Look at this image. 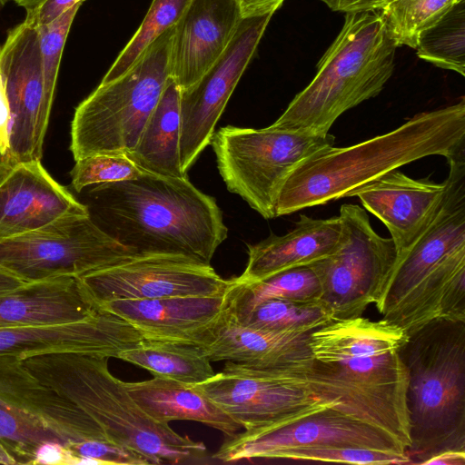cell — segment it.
Listing matches in <instances>:
<instances>
[{"label": "cell", "mask_w": 465, "mask_h": 465, "mask_svg": "<svg viewBox=\"0 0 465 465\" xmlns=\"http://www.w3.org/2000/svg\"><path fill=\"white\" fill-rule=\"evenodd\" d=\"M73 464L80 465H149L140 453L106 440H84L70 445Z\"/></svg>", "instance_id": "cell-37"}, {"label": "cell", "mask_w": 465, "mask_h": 465, "mask_svg": "<svg viewBox=\"0 0 465 465\" xmlns=\"http://www.w3.org/2000/svg\"><path fill=\"white\" fill-rule=\"evenodd\" d=\"M101 311L79 277H57L1 293L0 328L76 322Z\"/></svg>", "instance_id": "cell-25"}, {"label": "cell", "mask_w": 465, "mask_h": 465, "mask_svg": "<svg viewBox=\"0 0 465 465\" xmlns=\"http://www.w3.org/2000/svg\"><path fill=\"white\" fill-rule=\"evenodd\" d=\"M70 214H89V210L47 173L41 160L18 163L0 180V239Z\"/></svg>", "instance_id": "cell-21"}, {"label": "cell", "mask_w": 465, "mask_h": 465, "mask_svg": "<svg viewBox=\"0 0 465 465\" xmlns=\"http://www.w3.org/2000/svg\"><path fill=\"white\" fill-rule=\"evenodd\" d=\"M0 463L1 464H16L13 456L0 444Z\"/></svg>", "instance_id": "cell-47"}, {"label": "cell", "mask_w": 465, "mask_h": 465, "mask_svg": "<svg viewBox=\"0 0 465 465\" xmlns=\"http://www.w3.org/2000/svg\"><path fill=\"white\" fill-rule=\"evenodd\" d=\"M310 335L244 326L222 312L195 345L211 361H233L260 370L308 371L313 360Z\"/></svg>", "instance_id": "cell-19"}, {"label": "cell", "mask_w": 465, "mask_h": 465, "mask_svg": "<svg viewBox=\"0 0 465 465\" xmlns=\"http://www.w3.org/2000/svg\"><path fill=\"white\" fill-rule=\"evenodd\" d=\"M422 465H465V450L439 452L426 460Z\"/></svg>", "instance_id": "cell-43"}, {"label": "cell", "mask_w": 465, "mask_h": 465, "mask_svg": "<svg viewBox=\"0 0 465 465\" xmlns=\"http://www.w3.org/2000/svg\"><path fill=\"white\" fill-rule=\"evenodd\" d=\"M447 187L428 178L414 179L398 169L357 189L352 196L381 220L391 233L397 256L405 252L436 216Z\"/></svg>", "instance_id": "cell-22"}, {"label": "cell", "mask_w": 465, "mask_h": 465, "mask_svg": "<svg viewBox=\"0 0 465 465\" xmlns=\"http://www.w3.org/2000/svg\"><path fill=\"white\" fill-rule=\"evenodd\" d=\"M5 4H6L9 1H15V0H2Z\"/></svg>", "instance_id": "cell-49"}, {"label": "cell", "mask_w": 465, "mask_h": 465, "mask_svg": "<svg viewBox=\"0 0 465 465\" xmlns=\"http://www.w3.org/2000/svg\"><path fill=\"white\" fill-rule=\"evenodd\" d=\"M345 14L341 32L317 64L316 75L272 128L327 134L343 113L377 96L392 75L398 46L379 9Z\"/></svg>", "instance_id": "cell-6"}, {"label": "cell", "mask_w": 465, "mask_h": 465, "mask_svg": "<svg viewBox=\"0 0 465 465\" xmlns=\"http://www.w3.org/2000/svg\"><path fill=\"white\" fill-rule=\"evenodd\" d=\"M108 359L76 352L50 353L22 360L41 382L86 412L116 444L150 464H180L204 458L202 441L175 432L147 415L108 369Z\"/></svg>", "instance_id": "cell-5"}, {"label": "cell", "mask_w": 465, "mask_h": 465, "mask_svg": "<svg viewBox=\"0 0 465 465\" xmlns=\"http://www.w3.org/2000/svg\"><path fill=\"white\" fill-rule=\"evenodd\" d=\"M335 137L327 134L224 126L214 132L212 145L227 187L264 219L276 215L281 189L289 174Z\"/></svg>", "instance_id": "cell-10"}, {"label": "cell", "mask_w": 465, "mask_h": 465, "mask_svg": "<svg viewBox=\"0 0 465 465\" xmlns=\"http://www.w3.org/2000/svg\"><path fill=\"white\" fill-rule=\"evenodd\" d=\"M85 0H45L36 9L26 13L25 21L35 26L50 23L64 11Z\"/></svg>", "instance_id": "cell-38"}, {"label": "cell", "mask_w": 465, "mask_h": 465, "mask_svg": "<svg viewBox=\"0 0 465 465\" xmlns=\"http://www.w3.org/2000/svg\"><path fill=\"white\" fill-rule=\"evenodd\" d=\"M360 447L404 453L405 446L389 432L328 407L295 421L226 437L213 458L222 462L275 459L300 448Z\"/></svg>", "instance_id": "cell-15"}, {"label": "cell", "mask_w": 465, "mask_h": 465, "mask_svg": "<svg viewBox=\"0 0 465 465\" xmlns=\"http://www.w3.org/2000/svg\"><path fill=\"white\" fill-rule=\"evenodd\" d=\"M33 464H73V456L63 445L48 442L36 450Z\"/></svg>", "instance_id": "cell-39"}, {"label": "cell", "mask_w": 465, "mask_h": 465, "mask_svg": "<svg viewBox=\"0 0 465 465\" xmlns=\"http://www.w3.org/2000/svg\"><path fill=\"white\" fill-rule=\"evenodd\" d=\"M9 149L0 135V180L13 167Z\"/></svg>", "instance_id": "cell-45"}, {"label": "cell", "mask_w": 465, "mask_h": 465, "mask_svg": "<svg viewBox=\"0 0 465 465\" xmlns=\"http://www.w3.org/2000/svg\"><path fill=\"white\" fill-rule=\"evenodd\" d=\"M339 217L343 232L339 249L310 264L320 282L321 302L334 321L362 316L381 296L397 258L392 239L373 230L363 208L344 203Z\"/></svg>", "instance_id": "cell-12"}, {"label": "cell", "mask_w": 465, "mask_h": 465, "mask_svg": "<svg viewBox=\"0 0 465 465\" xmlns=\"http://www.w3.org/2000/svg\"><path fill=\"white\" fill-rule=\"evenodd\" d=\"M447 162L436 216L397 256L374 303L383 320L408 335L438 320L465 322V154Z\"/></svg>", "instance_id": "cell-4"}, {"label": "cell", "mask_w": 465, "mask_h": 465, "mask_svg": "<svg viewBox=\"0 0 465 465\" xmlns=\"http://www.w3.org/2000/svg\"><path fill=\"white\" fill-rule=\"evenodd\" d=\"M89 214H70L16 236L0 239V267L25 282L81 277L135 257Z\"/></svg>", "instance_id": "cell-11"}, {"label": "cell", "mask_w": 465, "mask_h": 465, "mask_svg": "<svg viewBox=\"0 0 465 465\" xmlns=\"http://www.w3.org/2000/svg\"><path fill=\"white\" fill-rule=\"evenodd\" d=\"M181 88L170 76L134 149L125 155L143 173L188 178L181 168Z\"/></svg>", "instance_id": "cell-27"}, {"label": "cell", "mask_w": 465, "mask_h": 465, "mask_svg": "<svg viewBox=\"0 0 465 465\" xmlns=\"http://www.w3.org/2000/svg\"><path fill=\"white\" fill-rule=\"evenodd\" d=\"M79 278L98 306L121 299L217 296L230 284L210 263L174 254L135 256Z\"/></svg>", "instance_id": "cell-14"}, {"label": "cell", "mask_w": 465, "mask_h": 465, "mask_svg": "<svg viewBox=\"0 0 465 465\" xmlns=\"http://www.w3.org/2000/svg\"><path fill=\"white\" fill-rule=\"evenodd\" d=\"M45 0H15V2L21 7L25 8L26 13L36 9Z\"/></svg>", "instance_id": "cell-46"}, {"label": "cell", "mask_w": 465, "mask_h": 465, "mask_svg": "<svg viewBox=\"0 0 465 465\" xmlns=\"http://www.w3.org/2000/svg\"><path fill=\"white\" fill-rule=\"evenodd\" d=\"M284 0H239L242 16L274 13Z\"/></svg>", "instance_id": "cell-41"}, {"label": "cell", "mask_w": 465, "mask_h": 465, "mask_svg": "<svg viewBox=\"0 0 465 465\" xmlns=\"http://www.w3.org/2000/svg\"><path fill=\"white\" fill-rule=\"evenodd\" d=\"M142 173L125 154L106 153L76 160L70 173L76 192L90 185L135 179Z\"/></svg>", "instance_id": "cell-34"}, {"label": "cell", "mask_w": 465, "mask_h": 465, "mask_svg": "<svg viewBox=\"0 0 465 465\" xmlns=\"http://www.w3.org/2000/svg\"><path fill=\"white\" fill-rule=\"evenodd\" d=\"M0 74L10 111L13 165L41 160L53 102L48 99L36 26L24 20L0 45Z\"/></svg>", "instance_id": "cell-16"}, {"label": "cell", "mask_w": 465, "mask_h": 465, "mask_svg": "<svg viewBox=\"0 0 465 465\" xmlns=\"http://www.w3.org/2000/svg\"><path fill=\"white\" fill-rule=\"evenodd\" d=\"M272 299L321 301V286L311 265L297 267L255 282L230 279L225 292L228 310L251 308Z\"/></svg>", "instance_id": "cell-29"}, {"label": "cell", "mask_w": 465, "mask_h": 465, "mask_svg": "<svg viewBox=\"0 0 465 465\" xmlns=\"http://www.w3.org/2000/svg\"><path fill=\"white\" fill-rule=\"evenodd\" d=\"M460 0H389L380 9L396 45L416 49L420 35Z\"/></svg>", "instance_id": "cell-32"}, {"label": "cell", "mask_w": 465, "mask_h": 465, "mask_svg": "<svg viewBox=\"0 0 465 465\" xmlns=\"http://www.w3.org/2000/svg\"><path fill=\"white\" fill-rule=\"evenodd\" d=\"M329 8L337 12H352L380 9L389 0H321Z\"/></svg>", "instance_id": "cell-40"}, {"label": "cell", "mask_w": 465, "mask_h": 465, "mask_svg": "<svg viewBox=\"0 0 465 465\" xmlns=\"http://www.w3.org/2000/svg\"><path fill=\"white\" fill-rule=\"evenodd\" d=\"M225 305L217 296H181L145 300H114L99 304L130 323L143 340L195 345L202 332Z\"/></svg>", "instance_id": "cell-23"}, {"label": "cell", "mask_w": 465, "mask_h": 465, "mask_svg": "<svg viewBox=\"0 0 465 465\" xmlns=\"http://www.w3.org/2000/svg\"><path fill=\"white\" fill-rule=\"evenodd\" d=\"M408 334L381 319L332 321L312 331L311 369L305 378L336 410L381 429L410 445L408 372L400 349Z\"/></svg>", "instance_id": "cell-1"}, {"label": "cell", "mask_w": 465, "mask_h": 465, "mask_svg": "<svg viewBox=\"0 0 465 465\" xmlns=\"http://www.w3.org/2000/svg\"><path fill=\"white\" fill-rule=\"evenodd\" d=\"M275 459L340 462L359 465L411 464L407 454L360 447L292 449L279 453Z\"/></svg>", "instance_id": "cell-35"}, {"label": "cell", "mask_w": 465, "mask_h": 465, "mask_svg": "<svg viewBox=\"0 0 465 465\" xmlns=\"http://www.w3.org/2000/svg\"><path fill=\"white\" fill-rule=\"evenodd\" d=\"M306 371L254 369L226 361L222 371L195 385L247 430L277 428L338 404L318 396Z\"/></svg>", "instance_id": "cell-13"}, {"label": "cell", "mask_w": 465, "mask_h": 465, "mask_svg": "<svg viewBox=\"0 0 465 465\" xmlns=\"http://www.w3.org/2000/svg\"><path fill=\"white\" fill-rule=\"evenodd\" d=\"M81 5L76 4L50 23L36 26L45 93L52 102L65 41Z\"/></svg>", "instance_id": "cell-36"}, {"label": "cell", "mask_w": 465, "mask_h": 465, "mask_svg": "<svg viewBox=\"0 0 465 465\" xmlns=\"http://www.w3.org/2000/svg\"><path fill=\"white\" fill-rule=\"evenodd\" d=\"M27 282L0 267V294L18 289Z\"/></svg>", "instance_id": "cell-44"}, {"label": "cell", "mask_w": 465, "mask_h": 465, "mask_svg": "<svg viewBox=\"0 0 465 465\" xmlns=\"http://www.w3.org/2000/svg\"><path fill=\"white\" fill-rule=\"evenodd\" d=\"M124 386L139 407L154 420L169 424L173 420L203 423L231 437L242 426L195 385L153 377L126 382Z\"/></svg>", "instance_id": "cell-26"}, {"label": "cell", "mask_w": 465, "mask_h": 465, "mask_svg": "<svg viewBox=\"0 0 465 465\" xmlns=\"http://www.w3.org/2000/svg\"><path fill=\"white\" fill-rule=\"evenodd\" d=\"M416 50L420 59L464 76L465 0L420 35Z\"/></svg>", "instance_id": "cell-31"}, {"label": "cell", "mask_w": 465, "mask_h": 465, "mask_svg": "<svg viewBox=\"0 0 465 465\" xmlns=\"http://www.w3.org/2000/svg\"><path fill=\"white\" fill-rule=\"evenodd\" d=\"M10 111L5 91L3 78L0 74V135L9 149ZM10 154V153H9Z\"/></svg>", "instance_id": "cell-42"}, {"label": "cell", "mask_w": 465, "mask_h": 465, "mask_svg": "<svg viewBox=\"0 0 465 465\" xmlns=\"http://www.w3.org/2000/svg\"><path fill=\"white\" fill-rule=\"evenodd\" d=\"M342 234L339 215L314 219L302 214L287 233L272 234L258 243L248 244L246 268L236 279L255 282L310 265L334 253L341 243Z\"/></svg>", "instance_id": "cell-24"}, {"label": "cell", "mask_w": 465, "mask_h": 465, "mask_svg": "<svg viewBox=\"0 0 465 465\" xmlns=\"http://www.w3.org/2000/svg\"><path fill=\"white\" fill-rule=\"evenodd\" d=\"M191 0H153L140 27L104 76L107 84L124 74L140 54L168 28L173 26Z\"/></svg>", "instance_id": "cell-33"}, {"label": "cell", "mask_w": 465, "mask_h": 465, "mask_svg": "<svg viewBox=\"0 0 465 465\" xmlns=\"http://www.w3.org/2000/svg\"><path fill=\"white\" fill-rule=\"evenodd\" d=\"M5 5V4L2 0H0V11L3 9Z\"/></svg>", "instance_id": "cell-48"}, {"label": "cell", "mask_w": 465, "mask_h": 465, "mask_svg": "<svg viewBox=\"0 0 465 465\" xmlns=\"http://www.w3.org/2000/svg\"><path fill=\"white\" fill-rule=\"evenodd\" d=\"M118 359L147 370L153 377L191 385L200 384L216 373L212 361L193 344L143 340L121 351Z\"/></svg>", "instance_id": "cell-28"}, {"label": "cell", "mask_w": 465, "mask_h": 465, "mask_svg": "<svg viewBox=\"0 0 465 465\" xmlns=\"http://www.w3.org/2000/svg\"><path fill=\"white\" fill-rule=\"evenodd\" d=\"M465 154V98L417 114L396 129L348 147L330 146L302 161L285 180L276 215L325 204L416 160Z\"/></svg>", "instance_id": "cell-2"}, {"label": "cell", "mask_w": 465, "mask_h": 465, "mask_svg": "<svg viewBox=\"0 0 465 465\" xmlns=\"http://www.w3.org/2000/svg\"><path fill=\"white\" fill-rule=\"evenodd\" d=\"M399 353L408 372L411 464L465 450V322H431L409 334Z\"/></svg>", "instance_id": "cell-7"}, {"label": "cell", "mask_w": 465, "mask_h": 465, "mask_svg": "<svg viewBox=\"0 0 465 465\" xmlns=\"http://www.w3.org/2000/svg\"><path fill=\"white\" fill-rule=\"evenodd\" d=\"M106 233L137 256L184 255L210 263L228 228L213 197L188 178L142 173L91 190Z\"/></svg>", "instance_id": "cell-3"}, {"label": "cell", "mask_w": 465, "mask_h": 465, "mask_svg": "<svg viewBox=\"0 0 465 465\" xmlns=\"http://www.w3.org/2000/svg\"><path fill=\"white\" fill-rule=\"evenodd\" d=\"M174 25L153 41L121 76L98 87L76 107L70 149L74 161L134 149L171 76Z\"/></svg>", "instance_id": "cell-8"}, {"label": "cell", "mask_w": 465, "mask_h": 465, "mask_svg": "<svg viewBox=\"0 0 465 465\" xmlns=\"http://www.w3.org/2000/svg\"><path fill=\"white\" fill-rule=\"evenodd\" d=\"M143 339L126 321L102 310L95 316L76 322L0 328V357H28L76 352L117 358Z\"/></svg>", "instance_id": "cell-18"}, {"label": "cell", "mask_w": 465, "mask_h": 465, "mask_svg": "<svg viewBox=\"0 0 465 465\" xmlns=\"http://www.w3.org/2000/svg\"><path fill=\"white\" fill-rule=\"evenodd\" d=\"M272 13L242 17L227 48L187 89L181 90V168L187 173L211 143L215 125L251 61Z\"/></svg>", "instance_id": "cell-17"}, {"label": "cell", "mask_w": 465, "mask_h": 465, "mask_svg": "<svg viewBox=\"0 0 465 465\" xmlns=\"http://www.w3.org/2000/svg\"><path fill=\"white\" fill-rule=\"evenodd\" d=\"M90 440L111 441L86 412L41 382L22 360L0 357V444L16 464H33L45 443L67 449Z\"/></svg>", "instance_id": "cell-9"}, {"label": "cell", "mask_w": 465, "mask_h": 465, "mask_svg": "<svg viewBox=\"0 0 465 465\" xmlns=\"http://www.w3.org/2000/svg\"><path fill=\"white\" fill-rule=\"evenodd\" d=\"M239 0H191L174 25L171 77L181 90L196 83L227 48L242 19Z\"/></svg>", "instance_id": "cell-20"}, {"label": "cell", "mask_w": 465, "mask_h": 465, "mask_svg": "<svg viewBox=\"0 0 465 465\" xmlns=\"http://www.w3.org/2000/svg\"><path fill=\"white\" fill-rule=\"evenodd\" d=\"M223 312L235 322L281 332L312 333L334 321L321 301L272 299L247 309Z\"/></svg>", "instance_id": "cell-30"}]
</instances>
